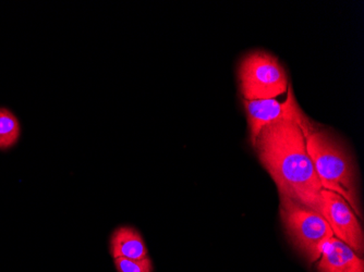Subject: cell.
Listing matches in <instances>:
<instances>
[{"label":"cell","instance_id":"cell-1","mask_svg":"<svg viewBox=\"0 0 364 272\" xmlns=\"http://www.w3.org/2000/svg\"><path fill=\"white\" fill-rule=\"evenodd\" d=\"M301 124L283 119L267 124L252 146L279 196H285L324 214L322 185L306 151ZM324 217V216H323Z\"/></svg>","mask_w":364,"mask_h":272},{"label":"cell","instance_id":"cell-2","mask_svg":"<svg viewBox=\"0 0 364 272\" xmlns=\"http://www.w3.org/2000/svg\"><path fill=\"white\" fill-rule=\"evenodd\" d=\"M300 126L323 190L341 195L355 216L362 218L357 165L348 149L332 131L311 120Z\"/></svg>","mask_w":364,"mask_h":272},{"label":"cell","instance_id":"cell-3","mask_svg":"<svg viewBox=\"0 0 364 272\" xmlns=\"http://www.w3.org/2000/svg\"><path fill=\"white\" fill-rule=\"evenodd\" d=\"M279 216L292 245L309 261H318L323 244L334 236L323 214L285 196H279Z\"/></svg>","mask_w":364,"mask_h":272},{"label":"cell","instance_id":"cell-4","mask_svg":"<svg viewBox=\"0 0 364 272\" xmlns=\"http://www.w3.org/2000/svg\"><path fill=\"white\" fill-rule=\"evenodd\" d=\"M239 82L243 99H273L283 95L289 87L287 73L273 55L253 52L239 67Z\"/></svg>","mask_w":364,"mask_h":272},{"label":"cell","instance_id":"cell-5","mask_svg":"<svg viewBox=\"0 0 364 272\" xmlns=\"http://www.w3.org/2000/svg\"><path fill=\"white\" fill-rule=\"evenodd\" d=\"M324 218L332 229L334 236L348 245L362 257L364 251V232L358 217L348 202L334 192L322 190Z\"/></svg>","mask_w":364,"mask_h":272},{"label":"cell","instance_id":"cell-6","mask_svg":"<svg viewBox=\"0 0 364 272\" xmlns=\"http://www.w3.org/2000/svg\"><path fill=\"white\" fill-rule=\"evenodd\" d=\"M287 91L288 96L284 103H280L275 98H273V99H243V105H245V112H247L249 131H250L251 144L255 143L259 133L267 124L279 121L283 119H292V120H296V121L301 124V126H304L310 120L296 103L290 84Z\"/></svg>","mask_w":364,"mask_h":272},{"label":"cell","instance_id":"cell-7","mask_svg":"<svg viewBox=\"0 0 364 272\" xmlns=\"http://www.w3.org/2000/svg\"><path fill=\"white\" fill-rule=\"evenodd\" d=\"M318 272H364V261L348 245L333 236L323 244Z\"/></svg>","mask_w":364,"mask_h":272},{"label":"cell","instance_id":"cell-8","mask_svg":"<svg viewBox=\"0 0 364 272\" xmlns=\"http://www.w3.org/2000/svg\"><path fill=\"white\" fill-rule=\"evenodd\" d=\"M112 259H144L149 257L142 235L134 227H119L112 232L109 240Z\"/></svg>","mask_w":364,"mask_h":272},{"label":"cell","instance_id":"cell-9","mask_svg":"<svg viewBox=\"0 0 364 272\" xmlns=\"http://www.w3.org/2000/svg\"><path fill=\"white\" fill-rule=\"evenodd\" d=\"M20 138V124L10 110L0 108V149L14 146Z\"/></svg>","mask_w":364,"mask_h":272},{"label":"cell","instance_id":"cell-10","mask_svg":"<svg viewBox=\"0 0 364 272\" xmlns=\"http://www.w3.org/2000/svg\"><path fill=\"white\" fill-rule=\"evenodd\" d=\"M114 265L117 272H154L150 257L144 259H114Z\"/></svg>","mask_w":364,"mask_h":272}]
</instances>
